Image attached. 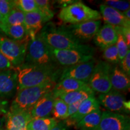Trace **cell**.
Masks as SVG:
<instances>
[{"label": "cell", "mask_w": 130, "mask_h": 130, "mask_svg": "<svg viewBox=\"0 0 130 130\" xmlns=\"http://www.w3.org/2000/svg\"><path fill=\"white\" fill-rule=\"evenodd\" d=\"M18 74V89L35 87L48 83H57L62 72L58 65L24 66L15 68Z\"/></svg>", "instance_id": "6da1fadb"}, {"label": "cell", "mask_w": 130, "mask_h": 130, "mask_svg": "<svg viewBox=\"0 0 130 130\" xmlns=\"http://www.w3.org/2000/svg\"><path fill=\"white\" fill-rule=\"evenodd\" d=\"M38 35L48 46L56 50L78 49L85 45L77 41L65 26L57 25L52 22H48Z\"/></svg>", "instance_id": "7a4b0ae2"}, {"label": "cell", "mask_w": 130, "mask_h": 130, "mask_svg": "<svg viewBox=\"0 0 130 130\" xmlns=\"http://www.w3.org/2000/svg\"><path fill=\"white\" fill-rule=\"evenodd\" d=\"M52 56L58 66L69 67L87 62L93 58L95 49L90 45H85L78 49L58 50L48 46Z\"/></svg>", "instance_id": "3957f363"}, {"label": "cell", "mask_w": 130, "mask_h": 130, "mask_svg": "<svg viewBox=\"0 0 130 130\" xmlns=\"http://www.w3.org/2000/svg\"><path fill=\"white\" fill-rule=\"evenodd\" d=\"M57 83H48L42 85L18 90L10 109L29 110L41 98L53 90Z\"/></svg>", "instance_id": "277c9868"}, {"label": "cell", "mask_w": 130, "mask_h": 130, "mask_svg": "<svg viewBox=\"0 0 130 130\" xmlns=\"http://www.w3.org/2000/svg\"><path fill=\"white\" fill-rule=\"evenodd\" d=\"M58 18L64 23L74 25L87 21L100 20L102 17L98 10L92 9L81 1H77L62 8Z\"/></svg>", "instance_id": "5b68a950"}, {"label": "cell", "mask_w": 130, "mask_h": 130, "mask_svg": "<svg viewBox=\"0 0 130 130\" xmlns=\"http://www.w3.org/2000/svg\"><path fill=\"white\" fill-rule=\"evenodd\" d=\"M24 66H50L58 65L52 56L48 46L37 35L29 40Z\"/></svg>", "instance_id": "8992f818"}, {"label": "cell", "mask_w": 130, "mask_h": 130, "mask_svg": "<svg viewBox=\"0 0 130 130\" xmlns=\"http://www.w3.org/2000/svg\"><path fill=\"white\" fill-rule=\"evenodd\" d=\"M29 40L16 41L7 37L0 36V53L14 68H18L25 60Z\"/></svg>", "instance_id": "52a82bcc"}, {"label": "cell", "mask_w": 130, "mask_h": 130, "mask_svg": "<svg viewBox=\"0 0 130 130\" xmlns=\"http://www.w3.org/2000/svg\"><path fill=\"white\" fill-rule=\"evenodd\" d=\"M111 66L106 61H100L96 64L88 82L93 92L101 94L108 93L112 89L110 83Z\"/></svg>", "instance_id": "ba28073f"}, {"label": "cell", "mask_w": 130, "mask_h": 130, "mask_svg": "<svg viewBox=\"0 0 130 130\" xmlns=\"http://www.w3.org/2000/svg\"><path fill=\"white\" fill-rule=\"evenodd\" d=\"M100 105L104 107L107 111L118 113H129V101H126L121 92L112 89L108 93L100 94L97 99Z\"/></svg>", "instance_id": "9c48e42d"}, {"label": "cell", "mask_w": 130, "mask_h": 130, "mask_svg": "<svg viewBox=\"0 0 130 130\" xmlns=\"http://www.w3.org/2000/svg\"><path fill=\"white\" fill-rule=\"evenodd\" d=\"M101 21H90L65 26L67 30L80 43L92 40L101 28Z\"/></svg>", "instance_id": "30bf717a"}, {"label": "cell", "mask_w": 130, "mask_h": 130, "mask_svg": "<svg viewBox=\"0 0 130 130\" xmlns=\"http://www.w3.org/2000/svg\"><path fill=\"white\" fill-rule=\"evenodd\" d=\"M97 130H130L129 116L109 111H102Z\"/></svg>", "instance_id": "8fae6325"}, {"label": "cell", "mask_w": 130, "mask_h": 130, "mask_svg": "<svg viewBox=\"0 0 130 130\" xmlns=\"http://www.w3.org/2000/svg\"><path fill=\"white\" fill-rule=\"evenodd\" d=\"M96 64V62L93 58L87 62L66 67L63 69L59 81L65 78H72L88 84Z\"/></svg>", "instance_id": "7c38bea8"}, {"label": "cell", "mask_w": 130, "mask_h": 130, "mask_svg": "<svg viewBox=\"0 0 130 130\" xmlns=\"http://www.w3.org/2000/svg\"><path fill=\"white\" fill-rule=\"evenodd\" d=\"M31 119L29 110L9 109L6 114V130H27V125Z\"/></svg>", "instance_id": "4fadbf2b"}, {"label": "cell", "mask_w": 130, "mask_h": 130, "mask_svg": "<svg viewBox=\"0 0 130 130\" xmlns=\"http://www.w3.org/2000/svg\"><path fill=\"white\" fill-rule=\"evenodd\" d=\"M18 89L16 69L0 70V99L12 97Z\"/></svg>", "instance_id": "5bb4252c"}, {"label": "cell", "mask_w": 130, "mask_h": 130, "mask_svg": "<svg viewBox=\"0 0 130 130\" xmlns=\"http://www.w3.org/2000/svg\"><path fill=\"white\" fill-rule=\"evenodd\" d=\"M100 104L98 101L97 99L95 98V95H93L86 98L85 100L81 102L77 111L74 115L63 121L68 128L71 126L75 127L78 123L84 117L94 110L100 108Z\"/></svg>", "instance_id": "9a60e30c"}, {"label": "cell", "mask_w": 130, "mask_h": 130, "mask_svg": "<svg viewBox=\"0 0 130 130\" xmlns=\"http://www.w3.org/2000/svg\"><path fill=\"white\" fill-rule=\"evenodd\" d=\"M100 13L105 24L114 27L130 28V20L125 17L122 12L103 4L100 5Z\"/></svg>", "instance_id": "2e32d148"}, {"label": "cell", "mask_w": 130, "mask_h": 130, "mask_svg": "<svg viewBox=\"0 0 130 130\" xmlns=\"http://www.w3.org/2000/svg\"><path fill=\"white\" fill-rule=\"evenodd\" d=\"M52 90L43 95L32 107L30 110L32 118H48L50 116L56 99Z\"/></svg>", "instance_id": "e0dca14e"}, {"label": "cell", "mask_w": 130, "mask_h": 130, "mask_svg": "<svg viewBox=\"0 0 130 130\" xmlns=\"http://www.w3.org/2000/svg\"><path fill=\"white\" fill-rule=\"evenodd\" d=\"M118 39V34L115 27L105 24L100 28L93 37L94 42L102 50L114 44Z\"/></svg>", "instance_id": "ac0fdd59"}, {"label": "cell", "mask_w": 130, "mask_h": 130, "mask_svg": "<svg viewBox=\"0 0 130 130\" xmlns=\"http://www.w3.org/2000/svg\"><path fill=\"white\" fill-rule=\"evenodd\" d=\"M89 89L90 88L86 83L72 78H65L56 83L52 91L57 98L62 93Z\"/></svg>", "instance_id": "d6986e66"}, {"label": "cell", "mask_w": 130, "mask_h": 130, "mask_svg": "<svg viewBox=\"0 0 130 130\" xmlns=\"http://www.w3.org/2000/svg\"><path fill=\"white\" fill-rule=\"evenodd\" d=\"M43 18L39 11L25 13L24 25L28 31L30 40L35 39L43 28Z\"/></svg>", "instance_id": "ffe728a7"}, {"label": "cell", "mask_w": 130, "mask_h": 130, "mask_svg": "<svg viewBox=\"0 0 130 130\" xmlns=\"http://www.w3.org/2000/svg\"><path fill=\"white\" fill-rule=\"evenodd\" d=\"M110 83L113 89L120 92H128L130 87L129 78L118 66L111 68Z\"/></svg>", "instance_id": "44dd1931"}, {"label": "cell", "mask_w": 130, "mask_h": 130, "mask_svg": "<svg viewBox=\"0 0 130 130\" xmlns=\"http://www.w3.org/2000/svg\"><path fill=\"white\" fill-rule=\"evenodd\" d=\"M102 111L100 108L86 115L78 123L75 128L79 129L97 130L100 125Z\"/></svg>", "instance_id": "7402d4cb"}, {"label": "cell", "mask_w": 130, "mask_h": 130, "mask_svg": "<svg viewBox=\"0 0 130 130\" xmlns=\"http://www.w3.org/2000/svg\"><path fill=\"white\" fill-rule=\"evenodd\" d=\"M3 33L9 38L16 41L30 40L28 31L24 25H7Z\"/></svg>", "instance_id": "603a6c76"}, {"label": "cell", "mask_w": 130, "mask_h": 130, "mask_svg": "<svg viewBox=\"0 0 130 130\" xmlns=\"http://www.w3.org/2000/svg\"><path fill=\"white\" fill-rule=\"evenodd\" d=\"M58 121L53 118H32L27 125V130H51Z\"/></svg>", "instance_id": "cb8c5ba5"}, {"label": "cell", "mask_w": 130, "mask_h": 130, "mask_svg": "<svg viewBox=\"0 0 130 130\" xmlns=\"http://www.w3.org/2000/svg\"><path fill=\"white\" fill-rule=\"evenodd\" d=\"M93 95H95L94 92L91 89H89L87 90L74 91L62 93L58 98L61 99L65 103L69 105L79 101L86 100V98Z\"/></svg>", "instance_id": "d4e9b609"}, {"label": "cell", "mask_w": 130, "mask_h": 130, "mask_svg": "<svg viewBox=\"0 0 130 130\" xmlns=\"http://www.w3.org/2000/svg\"><path fill=\"white\" fill-rule=\"evenodd\" d=\"M68 105L61 99L57 98L54 102L53 110L51 114L53 118L56 120L64 121L67 118Z\"/></svg>", "instance_id": "484cf974"}, {"label": "cell", "mask_w": 130, "mask_h": 130, "mask_svg": "<svg viewBox=\"0 0 130 130\" xmlns=\"http://www.w3.org/2000/svg\"><path fill=\"white\" fill-rule=\"evenodd\" d=\"M24 19L25 13L16 7L4 19V22L7 25H24Z\"/></svg>", "instance_id": "4316f807"}, {"label": "cell", "mask_w": 130, "mask_h": 130, "mask_svg": "<svg viewBox=\"0 0 130 130\" xmlns=\"http://www.w3.org/2000/svg\"><path fill=\"white\" fill-rule=\"evenodd\" d=\"M39 11L42 14L44 23L49 22L54 16V12L51 10V3L48 0H35Z\"/></svg>", "instance_id": "83f0119b"}, {"label": "cell", "mask_w": 130, "mask_h": 130, "mask_svg": "<svg viewBox=\"0 0 130 130\" xmlns=\"http://www.w3.org/2000/svg\"><path fill=\"white\" fill-rule=\"evenodd\" d=\"M102 57L107 63H111L113 64H117L120 62L119 58L118 52L116 44L104 49L102 53Z\"/></svg>", "instance_id": "f1b7e54d"}, {"label": "cell", "mask_w": 130, "mask_h": 130, "mask_svg": "<svg viewBox=\"0 0 130 130\" xmlns=\"http://www.w3.org/2000/svg\"><path fill=\"white\" fill-rule=\"evenodd\" d=\"M15 4L16 7L24 13L39 10L35 0H18L15 1Z\"/></svg>", "instance_id": "f546056e"}, {"label": "cell", "mask_w": 130, "mask_h": 130, "mask_svg": "<svg viewBox=\"0 0 130 130\" xmlns=\"http://www.w3.org/2000/svg\"><path fill=\"white\" fill-rule=\"evenodd\" d=\"M116 32L118 34V39L116 43V46L118 50L119 58L121 61L127 54L128 52L129 51V48L126 44V42L122 35L121 32L118 31Z\"/></svg>", "instance_id": "4dcf8cb0"}, {"label": "cell", "mask_w": 130, "mask_h": 130, "mask_svg": "<svg viewBox=\"0 0 130 130\" xmlns=\"http://www.w3.org/2000/svg\"><path fill=\"white\" fill-rule=\"evenodd\" d=\"M103 4L109 6L110 7L123 12L129 9V1H121V0H105L104 1Z\"/></svg>", "instance_id": "1f68e13d"}, {"label": "cell", "mask_w": 130, "mask_h": 130, "mask_svg": "<svg viewBox=\"0 0 130 130\" xmlns=\"http://www.w3.org/2000/svg\"><path fill=\"white\" fill-rule=\"evenodd\" d=\"M14 8H16L15 1L0 0V13L4 19Z\"/></svg>", "instance_id": "d6a6232c"}, {"label": "cell", "mask_w": 130, "mask_h": 130, "mask_svg": "<svg viewBox=\"0 0 130 130\" xmlns=\"http://www.w3.org/2000/svg\"><path fill=\"white\" fill-rule=\"evenodd\" d=\"M121 62V69L128 77L130 75V51L128 52L126 56L123 58Z\"/></svg>", "instance_id": "836d02e7"}, {"label": "cell", "mask_w": 130, "mask_h": 130, "mask_svg": "<svg viewBox=\"0 0 130 130\" xmlns=\"http://www.w3.org/2000/svg\"><path fill=\"white\" fill-rule=\"evenodd\" d=\"M116 31H118L122 35L125 40L126 42V44L128 47H130V28L126 27H115Z\"/></svg>", "instance_id": "e575fe53"}, {"label": "cell", "mask_w": 130, "mask_h": 130, "mask_svg": "<svg viewBox=\"0 0 130 130\" xmlns=\"http://www.w3.org/2000/svg\"><path fill=\"white\" fill-rule=\"evenodd\" d=\"M10 62L0 53V70L14 69Z\"/></svg>", "instance_id": "d590c367"}, {"label": "cell", "mask_w": 130, "mask_h": 130, "mask_svg": "<svg viewBox=\"0 0 130 130\" xmlns=\"http://www.w3.org/2000/svg\"><path fill=\"white\" fill-rule=\"evenodd\" d=\"M83 101L84 100L79 101H77V102H75V103L72 104L68 105L67 118H69V117H70V116H72L73 115H74V114L77 111V110H78V109L79 105H80L81 102Z\"/></svg>", "instance_id": "8d00e7d4"}, {"label": "cell", "mask_w": 130, "mask_h": 130, "mask_svg": "<svg viewBox=\"0 0 130 130\" xmlns=\"http://www.w3.org/2000/svg\"><path fill=\"white\" fill-rule=\"evenodd\" d=\"M77 1H72V0H60V1H57L55 3H56V4L58 5V7H61L62 9V8L67 7L69 5L77 2Z\"/></svg>", "instance_id": "74e56055"}, {"label": "cell", "mask_w": 130, "mask_h": 130, "mask_svg": "<svg viewBox=\"0 0 130 130\" xmlns=\"http://www.w3.org/2000/svg\"><path fill=\"white\" fill-rule=\"evenodd\" d=\"M7 102L5 101H3L0 99V116L6 115L7 111Z\"/></svg>", "instance_id": "f35d334b"}, {"label": "cell", "mask_w": 130, "mask_h": 130, "mask_svg": "<svg viewBox=\"0 0 130 130\" xmlns=\"http://www.w3.org/2000/svg\"><path fill=\"white\" fill-rule=\"evenodd\" d=\"M68 128L63 121L58 122L57 124L51 130H68Z\"/></svg>", "instance_id": "ab89813d"}, {"label": "cell", "mask_w": 130, "mask_h": 130, "mask_svg": "<svg viewBox=\"0 0 130 130\" xmlns=\"http://www.w3.org/2000/svg\"><path fill=\"white\" fill-rule=\"evenodd\" d=\"M7 26L4 22V18L0 13V31L3 32L5 28Z\"/></svg>", "instance_id": "60d3db41"}, {"label": "cell", "mask_w": 130, "mask_h": 130, "mask_svg": "<svg viewBox=\"0 0 130 130\" xmlns=\"http://www.w3.org/2000/svg\"><path fill=\"white\" fill-rule=\"evenodd\" d=\"M6 115H3L0 116V130L3 129V126L5 122H6Z\"/></svg>", "instance_id": "b9f144b4"}, {"label": "cell", "mask_w": 130, "mask_h": 130, "mask_svg": "<svg viewBox=\"0 0 130 130\" xmlns=\"http://www.w3.org/2000/svg\"><path fill=\"white\" fill-rule=\"evenodd\" d=\"M122 13L123 15L125 16V17L126 18H127L128 19L130 20V9L127 10L125 11V12H122Z\"/></svg>", "instance_id": "7bdbcfd3"}, {"label": "cell", "mask_w": 130, "mask_h": 130, "mask_svg": "<svg viewBox=\"0 0 130 130\" xmlns=\"http://www.w3.org/2000/svg\"><path fill=\"white\" fill-rule=\"evenodd\" d=\"M1 130H4V129H1Z\"/></svg>", "instance_id": "ee69618b"}, {"label": "cell", "mask_w": 130, "mask_h": 130, "mask_svg": "<svg viewBox=\"0 0 130 130\" xmlns=\"http://www.w3.org/2000/svg\"><path fill=\"white\" fill-rule=\"evenodd\" d=\"M81 130H84V129H81Z\"/></svg>", "instance_id": "f6af8a7d"}]
</instances>
